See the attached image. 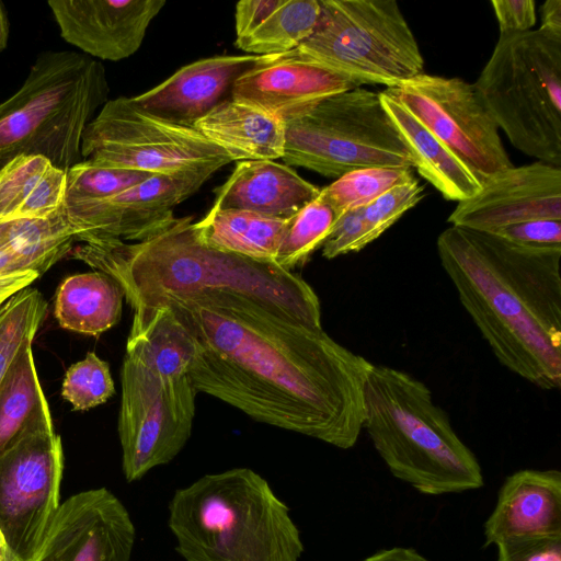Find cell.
I'll return each mask as SVG.
<instances>
[{"instance_id": "cb8c5ba5", "label": "cell", "mask_w": 561, "mask_h": 561, "mask_svg": "<svg viewBox=\"0 0 561 561\" xmlns=\"http://www.w3.org/2000/svg\"><path fill=\"white\" fill-rule=\"evenodd\" d=\"M67 171L39 154H21L0 169V224L45 218L65 202Z\"/></svg>"}, {"instance_id": "4fadbf2b", "label": "cell", "mask_w": 561, "mask_h": 561, "mask_svg": "<svg viewBox=\"0 0 561 561\" xmlns=\"http://www.w3.org/2000/svg\"><path fill=\"white\" fill-rule=\"evenodd\" d=\"M64 451L55 432L33 434L0 455V528L16 561H31L60 505Z\"/></svg>"}, {"instance_id": "484cf974", "label": "cell", "mask_w": 561, "mask_h": 561, "mask_svg": "<svg viewBox=\"0 0 561 561\" xmlns=\"http://www.w3.org/2000/svg\"><path fill=\"white\" fill-rule=\"evenodd\" d=\"M289 220L211 207L204 218L194 222V228L198 239L213 249L274 262Z\"/></svg>"}, {"instance_id": "44dd1931", "label": "cell", "mask_w": 561, "mask_h": 561, "mask_svg": "<svg viewBox=\"0 0 561 561\" xmlns=\"http://www.w3.org/2000/svg\"><path fill=\"white\" fill-rule=\"evenodd\" d=\"M320 190L285 163L238 161L228 180L216 190L213 207L288 219L314 201Z\"/></svg>"}, {"instance_id": "d6a6232c", "label": "cell", "mask_w": 561, "mask_h": 561, "mask_svg": "<svg viewBox=\"0 0 561 561\" xmlns=\"http://www.w3.org/2000/svg\"><path fill=\"white\" fill-rule=\"evenodd\" d=\"M151 173L81 160L67 171L65 208L102 201L137 185Z\"/></svg>"}, {"instance_id": "b9f144b4", "label": "cell", "mask_w": 561, "mask_h": 561, "mask_svg": "<svg viewBox=\"0 0 561 561\" xmlns=\"http://www.w3.org/2000/svg\"><path fill=\"white\" fill-rule=\"evenodd\" d=\"M360 561H432L409 547H391L378 550Z\"/></svg>"}, {"instance_id": "74e56055", "label": "cell", "mask_w": 561, "mask_h": 561, "mask_svg": "<svg viewBox=\"0 0 561 561\" xmlns=\"http://www.w3.org/2000/svg\"><path fill=\"white\" fill-rule=\"evenodd\" d=\"M492 233L529 248H561V220L530 219L502 227Z\"/></svg>"}, {"instance_id": "8fae6325", "label": "cell", "mask_w": 561, "mask_h": 561, "mask_svg": "<svg viewBox=\"0 0 561 561\" xmlns=\"http://www.w3.org/2000/svg\"><path fill=\"white\" fill-rule=\"evenodd\" d=\"M118 436L122 469L135 482L173 460L187 443L195 415L188 374H164L126 352L122 370Z\"/></svg>"}, {"instance_id": "7402d4cb", "label": "cell", "mask_w": 561, "mask_h": 561, "mask_svg": "<svg viewBox=\"0 0 561 561\" xmlns=\"http://www.w3.org/2000/svg\"><path fill=\"white\" fill-rule=\"evenodd\" d=\"M380 101L411 156L413 168L444 198L460 202L480 190L476 174L386 90L380 92Z\"/></svg>"}, {"instance_id": "8992f818", "label": "cell", "mask_w": 561, "mask_h": 561, "mask_svg": "<svg viewBox=\"0 0 561 561\" xmlns=\"http://www.w3.org/2000/svg\"><path fill=\"white\" fill-rule=\"evenodd\" d=\"M108 93L100 61L42 51L21 88L0 103V169L18 156L39 154L68 171L82 160V134Z\"/></svg>"}, {"instance_id": "603a6c76", "label": "cell", "mask_w": 561, "mask_h": 561, "mask_svg": "<svg viewBox=\"0 0 561 561\" xmlns=\"http://www.w3.org/2000/svg\"><path fill=\"white\" fill-rule=\"evenodd\" d=\"M232 161L283 158L284 122L257 107L227 99L194 125Z\"/></svg>"}, {"instance_id": "ffe728a7", "label": "cell", "mask_w": 561, "mask_h": 561, "mask_svg": "<svg viewBox=\"0 0 561 561\" xmlns=\"http://www.w3.org/2000/svg\"><path fill=\"white\" fill-rule=\"evenodd\" d=\"M560 533L561 472L524 469L508 476L484 523V546Z\"/></svg>"}, {"instance_id": "277c9868", "label": "cell", "mask_w": 561, "mask_h": 561, "mask_svg": "<svg viewBox=\"0 0 561 561\" xmlns=\"http://www.w3.org/2000/svg\"><path fill=\"white\" fill-rule=\"evenodd\" d=\"M168 511L184 561H299L305 551L289 507L250 468L201 477L173 493Z\"/></svg>"}, {"instance_id": "ba28073f", "label": "cell", "mask_w": 561, "mask_h": 561, "mask_svg": "<svg viewBox=\"0 0 561 561\" xmlns=\"http://www.w3.org/2000/svg\"><path fill=\"white\" fill-rule=\"evenodd\" d=\"M312 34L277 59L299 60L364 84L392 88L423 73L424 58L394 0H319Z\"/></svg>"}, {"instance_id": "d590c367", "label": "cell", "mask_w": 561, "mask_h": 561, "mask_svg": "<svg viewBox=\"0 0 561 561\" xmlns=\"http://www.w3.org/2000/svg\"><path fill=\"white\" fill-rule=\"evenodd\" d=\"M496 561H561V533L504 540Z\"/></svg>"}, {"instance_id": "d6986e66", "label": "cell", "mask_w": 561, "mask_h": 561, "mask_svg": "<svg viewBox=\"0 0 561 561\" xmlns=\"http://www.w3.org/2000/svg\"><path fill=\"white\" fill-rule=\"evenodd\" d=\"M262 59L263 56L250 54L203 58L180 68L160 84L133 99L151 114L193 126L227 100L234 82Z\"/></svg>"}, {"instance_id": "e0dca14e", "label": "cell", "mask_w": 561, "mask_h": 561, "mask_svg": "<svg viewBox=\"0 0 561 561\" xmlns=\"http://www.w3.org/2000/svg\"><path fill=\"white\" fill-rule=\"evenodd\" d=\"M164 0H50L60 36L82 54L118 61L141 46Z\"/></svg>"}, {"instance_id": "52a82bcc", "label": "cell", "mask_w": 561, "mask_h": 561, "mask_svg": "<svg viewBox=\"0 0 561 561\" xmlns=\"http://www.w3.org/2000/svg\"><path fill=\"white\" fill-rule=\"evenodd\" d=\"M473 84L517 150L561 168V35H500Z\"/></svg>"}, {"instance_id": "83f0119b", "label": "cell", "mask_w": 561, "mask_h": 561, "mask_svg": "<svg viewBox=\"0 0 561 561\" xmlns=\"http://www.w3.org/2000/svg\"><path fill=\"white\" fill-rule=\"evenodd\" d=\"M78 242L64 206L45 218L19 219L0 224V252L22 271L39 276L70 254Z\"/></svg>"}, {"instance_id": "9c48e42d", "label": "cell", "mask_w": 561, "mask_h": 561, "mask_svg": "<svg viewBox=\"0 0 561 561\" xmlns=\"http://www.w3.org/2000/svg\"><path fill=\"white\" fill-rule=\"evenodd\" d=\"M284 126L287 165L336 179L359 168H413L380 92L360 87L328 96Z\"/></svg>"}, {"instance_id": "7c38bea8", "label": "cell", "mask_w": 561, "mask_h": 561, "mask_svg": "<svg viewBox=\"0 0 561 561\" xmlns=\"http://www.w3.org/2000/svg\"><path fill=\"white\" fill-rule=\"evenodd\" d=\"M480 180L513 167L499 127L473 83L421 73L385 89Z\"/></svg>"}, {"instance_id": "8d00e7d4", "label": "cell", "mask_w": 561, "mask_h": 561, "mask_svg": "<svg viewBox=\"0 0 561 561\" xmlns=\"http://www.w3.org/2000/svg\"><path fill=\"white\" fill-rule=\"evenodd\" d=\"M368 245L363 221V207L343 213L322 244V255L334 259L358 252Z\"/></svg>"}, {"instance_id": "d4e9b609", "label": "cell", "mask_w": 561, "mask_h": 561, "mask_svg": "<svg viewBox=\"0 0 561 561\" xmlns=\"http://www.w3.org/2000/svg\"><path fill=\"white\" fill-rule=\"evenodd\" d=\"M53 431L51 414L28 343L0 385V455L26 436Z\"/></svg>"}, {"instance_id": "60d3db41", "label": "cell", "mask_w": 561, "mask_h": 561, "mask_svg": "<svg viewBox=\"0 0 561 561\" xmlns=\"http://www.w3.org/2000/svg\"><path fill=\"white\" fill-rule=\"evenodd\" d=\"M39 275L33 271L0 276V309L15 294L28 287Z\"/></svg>"}, {"instance_id": "7bdbcfd3", "label": "cell", "mask_w": 561, "mask_h": 561, "mask_svg": "<svg viewBox=\"0 0 561 561\" xmlns=\"http://www.w3.org/2000/svg\"><path fill=\"white\" fill-rule=\"evenodd\" d=\"M539 28L561 35V0H547L540 8Z\"/></svg>"}, {"instance_id": "f1b7e54d", "label": "cell", "mask_w": 561, "mask_h": 561, "mask_svg": "<svg viewBox=\"0 0 561 561\" xmlns=\"http://www.w3.org/2000/svg\"><path fill=\"white\" fill-rule=\"evenodd\" d=\"M319 15V0H284L252 33L236 39V46L256 56L290 51L312 34Z\"/></svg>"}, {"instance_id": "7a4b0ae2", "label": "cell", "mask_w": 561, "mask_h": 561, "mask_svg": "<svg viewBox=\"0 0 561 561\" xmlns=\"http://www.w3.org/2000/svg\"><path fill=\"white\" fill-rule=\"evenodd\" d=\"M443 270L496 359L534 386L561 385V248H529L450 226L436 241Z\"/></svg>"}, {"instance_id": "30bf717a", "label": "cell", "mask_w": 561, "mask_h": 561, "mask_svg": "<svg viewBox=\"0 0 561 561\" xmlns=\"http://www.w3.org/2000/svg\"><path fill=\"white\" fill-rule=\"evenodd\" d=\"M81 157L94 164L164 175L215 173L232 162L194 126L161 118L127 96L107 100L87 125Z\"/></svg>"}, {"instance_id": "ee69618b", "label": "cell", "mask_w": 561, "mask_h": 561, "mask_svg": "<svg viewBox=\"0 0 561 561\" xmlns=\"http://www.w3.org/2000/svg\"><path fill=\"white\" fill-rule=\"evenodd\" d=\"M10 24L5 7L0 1V53L7 47L9 39Z\"/></svg>"}, {"instance_id": "1f68e13d", "label": "cell", "mask_w": 561, "mask_h": 561, "mask_svg": "<svg viewBox=\"0 0 561 561\" xmlns=\"http://www.w3.org/2000/svg\"><path fill=\"white\" fill-rule=\"evenodd\" d=\"M414 179L412 168L367 167L352 170L320 190L319 196L340 217L343 213L368 205L382 193Z\"/></svg>"}, {"instance_id": "6da1fadb", "label": "cell", "mask_w": 561, "mask_h": 561, "mask_svg": "<svg viewBox=\"0 0 561 561\" xmlns=\"http://www.w3.org/2000/svg\"><path fill=\"white\" fill-rule=\"evenodd\" d=\"M192 341L197 392L253 420L352 448L364 419L371 363L313 329L231 293L165 298ZM137 310V309H136Z\"/></svg>"}, {"instance_id": "f35d334b", "label": "cell", "mask_w": 561, "mask_h": 561, "mask_svg": "<svg viewBox=\"0 0 561 561\" xmlns=\"http://www.w3.org/2000/svg\"><path fill=\"white\" fill-rule=\"evenodd\" d=\"M500 35L531 31L536 24V4L533 0H492Z\"/></svg>"}, {"instance_id": "5bb4252c", "label": "cell", "mask_w": 561, "mask_h": 561, "mask_svg": "<svg viewBox=\"0 0 561 561\" xmlns=\"http://www.w3.org/2000/svg\"><path fill=\"white\" fill-rule=\"evenodd\" d=\"M211 174H153L112 197L64 209L78 241L137 242L169 224L175 217L174 207L196 193Z\"/></svg>"}, {"instance_id": "e575fe53", "label": "cell", "mask_w": 561, "mask_h": 561, "mask_svg": "<svg viewBox=\"0 0 561 561\" xmlns=\"http://www.w3.org/2000/svg\"><path fill=\"white\" fill-rule=\"evenodd\" d=\"M424 196V187L417 179L400 183L389 188L363 207V221L367 243L378 239L409 209Z\"/></svg>"}, {"instance_id": "ac0fdd59", "label": "cell", "mask_w": 561, "mask_h": 561, "mask_svg": "<svg viewBox=\"0 0 561 561\" xmlns=\"http://www.w3.org/2000/svg\"><path fill=\"white\" fill-rule=\"evenodd\" d=\"M356 88L360 87L322 67L267 55L234 82L230 96L285 122L328 96Z\"/></svg>"}, {"instance_id": "ab89813d", "label": "cell", "mask_w": 561, "mask_h": 561, "mask_svg": "<svg viewBox=\"0 0 561 561\" xmlns=\"http://www.w3.org/2000/svg\"><path fill=\"white\" fill-rule=\"evenodd\" d=\"M284 0H247L236 5V34L237 38L248 36L262 24Z\"/></svg>"}, {"instance_id": "f6af8a7d", "label": "cell", "mask_w": 561, "mask_h": 561, "mask_svg": "<svg viewBox=\"0 0 561 561\" xmlns=\"http://www.w3.org/2000/svg\"><path fill=\"white\" fill-rule=\"evenodd\" d=\"M0 561H16L8 546L5 537L0 528Z\"/></svg>"}, {"instance_id": "4dcf8cb0", "label": "cell", "mask_w": 561, "mask_h": 561, "mask_svg": "<svg viewBox=\"0 0 561 561\" xmlns=\"http://www.w3.org/2000/svg\"><path fill=\"white\" fill-rule=\"evenodd\" d=\"M47 312L42 293L26 287L0 309V385L24 345L33 343Z\"/></svg>"}, {"instance_id": "9a60e30c", "label": "cell", "mask_w": 561, "mask_h": 561, "mask_svg": "<svg viewBox=\"0 0 561 561\" xmlns=\"http://www.w3.org/2000/svg\"><path fill=\"white\" fill-rule=\"evenodd\" d=\"M136 527L108 489L76 493L60 503L31 561H130Z\"/></svg>"}, {"instance_id": "2e32d148", "label": "cell", "mask_w": 561, "mask_h": 561, "mask_svg": "<svg viewBox=\"0 0 561 561\" xmlns=\"http://www.w3.org/2000/svg\"><path fill=\"white\" fill-rule=\"evenodd\" d=\"M541 218L561 220V168L536 161L482 181L476 194L457 203L447 221L492 232Z\"/></svg>"}, {"instance_id": "836d02e7", "label": "cell", "mask_w": 561, "mask_h": 561, "mask_svg": "<svg viewBox=\"0 0 561 561\" xmlns=\"http://www.w3.org/2000/svg\"><path fill=\"white\" fill-rule=\"evenodd\" d=\"M115 392L108 364L95 353L70 366L66 373L61 396L73 410L85 411L106 402Z\"/></svg>"}, {"instance_id": "5b68a950", "label": "cell", "mask_w": 561, "mask_h": 561, "mask_svg": "<svg viewBox=\"0 0 561 561\" xmlns=\"http://www.w3.org/2000/svg\"><path fill=\"white\" fill-rule=\"evenodd\" d=\"M363 428L391 474L422 494L460 493L484 484L477 457L431 390L404 371L371 365Z\"/></svg>"}, {"instance_id": "f546056e", "label": "cell", "mask_w": 561, "mask_h": 561, "mask_svg": "<svg viewBox=\"0 0 561 561\" xmlns=\"http://www.w3.org/2000/svg\"><path fill=\"white\" fill-rule=\"evenodd\" d=\"M339 216L320 196L294 215L280 241L275 263L291 271L322 247Z\"/></svg>"}, {"instance_id": "3957f363", "label": "cell", "mask_w": 561, "mask_h": 561, "mask_svg": "<svg viewBox=\"0 0 561 561\" xmlns=\"http://www.w3.org/2000/svg\"><path fill=\"white\" fill-rule=\"evenodd\" d=\"M192 219L174 217L137 242H85L73 248L70 255L110 276L133 310L151 308L171 297L231 293L285 319L322 329L319 297L301 276L274 262L204 244Z\"/></svg>"}, {"instance_id": "4316f807", "label": "cell", "mask_w": 561, "mask_h": 561, "mask_svg": "<svg viewBox=\"0 0 561 561\" xmlns=\"http://www.w3.org/2000/svg\"><path fill=\"white\" fill-rule=\"evenodd\" d=\"M123 291L102 272L75 274L57 288L55 317L64 329L99 335L121 319Z\"/></svg>"}]
</instances>
